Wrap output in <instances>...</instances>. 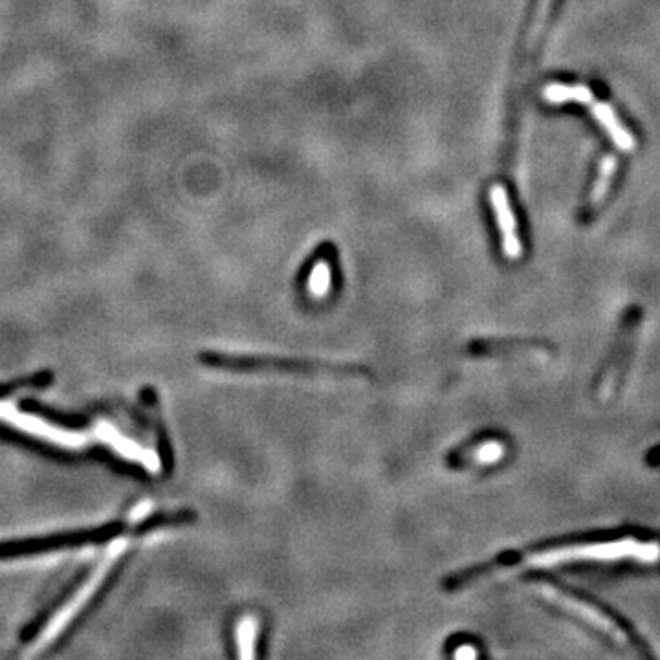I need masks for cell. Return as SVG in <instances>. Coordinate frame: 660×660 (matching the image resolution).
I'll use <instances>...</instances> for the list:
<instances>
[{"label": "cell", "instance_id": "obj_1", "mask_svg": "<svg viewBox=\"0 0 660 660\" xmlns=\"http://www.w3.org/2000/svg\"><path fill=\"white\" fill-rule=\"evenodd\" d=\"M127 549H129V538H125V536L114 539V541L110 543V547L107 549V552H105L103 560L99 561L98 567L92 571V574H90L87 580L83 582V585L77 589L76 593L72 594V596L66 600V604L61 605V607L55 611L52 618L46 622V626L41 629L39 637L33 640L32 646H28V649L22 653L24 657H32V655L41 653L44 648H48L54 640H57L61 633H65L66 627L70 626V624L76 620L77 615H79V613H81V611L92 602V598L98 594L101 585L107 582L110 571L118 565V561L121 560V556L125 554V550Z\"/></svg>", "mask_w": 660, "mask_h": 660}, {"label": "cell", "instance_id": "obj_2", "mask_svg": "<svg viewBox=\"0 0 660 660\" xmlns=\"http://www.w3.org/2000/svg\"><path fill=\"white\" fill-rule=\"evenodd\" d=\"M521 560L550 567L572 561H622L635 560L638 563H657L660 560V547L657 541H640L635 538L615 539L605 543L591 545H572V547H556V549L528 552L527 558Z\"/></svg>", "mask_w": 660, "mask_h": 660}, {"label": "cell", "instance_id": "obj_3", "mask_svg": "<svg viewBox=\"0 0 660 660\" xmlns=\"http://www.w3.org/2000/svg\"><path fill=\"white\" fill-rule=\"evenodd\" d=\"M200 362L217 369L239 371V373H290V374H367L362 365L347 363L312 362L294 358H272V356H230L220 352L200 354Z\"/></svg>", "mask_w": 660, "mask_h": 660}, {"label": "cell", "instance_id": "obj_4", "mask_svg": "<svg viewBox=\"0 0 660 660\" xmlns=\"http://www.w3.org/2000/svg\"><path fill=\"white\" fill-rule=\"evenodd\" d=\"M0 422L59 450L83 451L87 450L94 440L99 442L98 428L92 429V433L63 428L39 415L24 413L11 400H0Z\"/></svg>", "mask_w": 660, "mask_h": 660}, {"label": "cell", "instance_id": "obj_5", "mask_svg": "<svg viewBox=\"0 0 660 660\" xmlns=\"http://www.w3.org/2000/svg\"><path fill=\"white\" fill-rule=\"evenodd\" d=\"M538 591L549 602L558 605L560 609L571 613L576 618H580L587 626H591L598 633L611 638L616 644H629V637H627L626 631L618 626L613 618H609V616L605 615L604 611H600L593 604L576 598L574 594L565 593V591H561L558 587H554V585H550L547 582H539Z\"/></svg>", "mask_w": 660, "mask_h": 660}, {"label": "cell", "instance_id": "obj_6", "mask_svg": "<svg viewBox=\"0 0 660 660\" xmlns=\"http://www.w3.org/2000/svg\"><path fill=\"white\" fill-rule=\"evenodd\" d=\"M490 204L494 209L495 220L497 226L501 230V244H503V253L508 259L516 261L523 253V246H521V239L517 233V220L514 215V209L510 204V197L508 191L503 184H494L490 187Z\"/></svg>", "mask_w": 660, "mask_h": 660}, {"label": "cell", "instance_id": "obj_7", "mask_svg": "<svg viewBox=\"0 0 660 660\" xmlns=\"http://www.w3.org/2000/svg\"><path fill=\"white\" fill-rule=\"evenodd\" d=\"M589 107H591V112H593L594 120L598 121L604 127L607 136L613 140V143H615L620 151H624V153L635 151V147H637L635 136L627 131L626 127L620 123L615 110L611 109L607 103L596 101V99H594Z\"/></svg>", "mask_w": 660, "mask_h": 660}, {"label": "cell", "instance_id": "obj_8", "mask_svg": "<svg viewBox=\"0 0 660 660\" xmlns=\"http://www.w3.org/2000/svg\"><path fill=\"white\" fill-rule=\"evenodd\" d=\"M633 330H635V323L627 327V332L624 334L622 341H620V351H618L615 360L609 363V367H607V371H605L604 378H602V382H600V398H609V396L615 393L618 380H620L622 371H624V363H626L627 354H629V349H631Z\"/></svg>", "mask_w": 660, "mask_h": 660}, {"label": "cell", "instance_id": "obj_9", "mask_svg": "<svg viewBox=\"0 0 660 660\" xmlns=\"http://www.w3.org/2000/svg\"><path fill=\"white\" fill-rule=\"evenodd\" d=\"M545 99L552 105L561 103H580V105H591L594 101L593 90L585 85H561V83H550L543 92Z\"/></svg>", "mask_w": 660, "mask_h": 660}, {"label": "cell", "instance_id": "obj_10", "mask_svg": "<svg viewBox=\"0 0 660 660\" xmlns=\"http://www.w3.org/2000/svg\"><path fill=\"white\" fill-rule=\"evenodd\" d=\"M616 167H618V160L615 156H605L604 160L600 162V167H598V176H596V182H594L593 193L589 197V208L596 209L598 204L604 200L607 191H609V186L613 182V176L616 173Z\"/></svg>", "mask_w": 660, "mask_h": 660}, {"label": "cell", "instance_id": "obj_11", "mask_svg": "<svg viewBox=\"0 0 660 660\" xmlns=\"http://www.w3.org/2000/svg\"><path fill=\"white\" fill-rule=\"evenodd\" d=\"M259 635V622L252 615H246L237 626V642H239V657L252 660L255 657V642Z\"/></svg>", "mask_w": 660, "mask_h": 660}, {"label": "cell", "instance_id": "obj_12", "mask_svg": "<svg viewBox=\"0 0 660 660\" xmlns=\"http://www.w3.org/2000/svg\"><path fill=\"white\" fill-rule=\"evenodd\" d=\"M330 286H332L330 263L327 259H319L308 275L307 290L310 292V296L321 299L329 294Z\"/></svg>", "mask_w": 660, "mask_h": 660}, {"label": "cell", "instance_id": "obj_13", "mask_svg": "<svg viewBox=\"0 0 660 660\" xmlns=\"http://www.w3.org/2000/svg\"><path fill=\"white\" fill-rule=\"evenodd\" d=\"M505 453V442H501V440L497 439L483 440L481 444L475 446V450H473L472 453V459L477 462V464L488 466V464H495V462L501 461V459L505 457Z\"/></svg>", "mask_w": 660, "mask_h": 660}, {"label": "cell", "instance_id": "obj_14", "mask_svg": "<svg viewBox=\"0 0 660 660\" xmlns=\"http://www.w3.org/2000/svg\"><path fill=\"white\" fill-rule=\"evenodd\" d=\"M453 659H477L479 657V651L473 648V646H468V644H462L461 648L455 649L451 653Z\"/></svg>", "mask_w": 660, "mask_h": 660}]
</instances>
